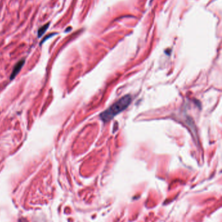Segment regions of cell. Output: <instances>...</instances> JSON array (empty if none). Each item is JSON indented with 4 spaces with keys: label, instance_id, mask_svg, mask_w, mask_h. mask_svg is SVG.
<instances>
[{
    "label": "cell",
    "instance_id": "cell-1",
    "mask_svg": "<svg viewBox=\"0 0 222 222\" xmlns=\"http://www.w3.org/2000/svg\"><path fill=\"white\" fill-rule=\"evenodd\" d=\"M131 100V97L128 95L122 97L119 101L115 103L112 107L102 113L100 114V118L104 121H109V120L113 118L116 114H117L118 113H121V111L126 109L127 107L130 105Z\"/></svg>",
    "mask_w": 222,
    "mask_h": 222
},
{
    "label": "cell",
    "instance_id": "cell-2",
    "mask_svg": "<svg viewBox=\"0 0 222 222\" xmlns=\"http://www.w3.org/2000/svg\"><path fill=\"white\" fill-rule=\"evenodd\" d=\"M24 63H25V60L22 59V60H20L19 62H18V63L16 64L15 66L14 67L13 72H12V73H11V77H10L11 80H13V79L15 78V77L18 75V73L20 72Z\"/></svg>",
    "mask_w": 222,
    "mask_h": 222
},
{
    "label": "cell",
    "instance_id": "cell-4",
    "mask_svg": "<svg viewBox=\"0 0 222 222\" xmlns=\"http://www.w3.org/2000/svg\"><path fill=\"white\" fill-rule=\"evenodd\" d=\"M57 35V33H51V34H50V35H48L47 36H46L45 38L41 41V45L42 44V43H44V42H45L47 39H49L51 38V37L53 36H54V35Z\"/></svg>",
    "mask_w": 222,
    "mask_h": 222
},
{
    "label": "cell",
    "instance_id": "cell-3",
    "mask_svg": "<svg viewBox=\"0 0 222 222\" xmlns=\"http://www.w3.org/2000/svg\"><path fill=\"white\" fill-rule=\"evenodd\" d=\"M50 22H48L39 29V30H38V37L39 38H41V37L46 33L49 26H50Z\"/></svg>",
    "mask_w": 222,
    "mask_h": 222
}]
</instances>
